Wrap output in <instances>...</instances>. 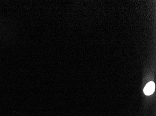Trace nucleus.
Returning <instances> with one entry per match:
<instances>
[{
	"instance_id": "1",
	"label": "nucleus",
	"mask_w": 156,
	"mask_h": 116,
	"mask_svg": "<svg viewBox=\"0 0 156 116\" xmlns=\"http://www.w3.org/2000/svg\"><path fill=\"white\" fill-rule=\"evenodd\" d=\"M155 89V83L153 82H150L147 83L144 89V92L146 95H151L154 92Z\"/></svg>"
}]
</instances>
